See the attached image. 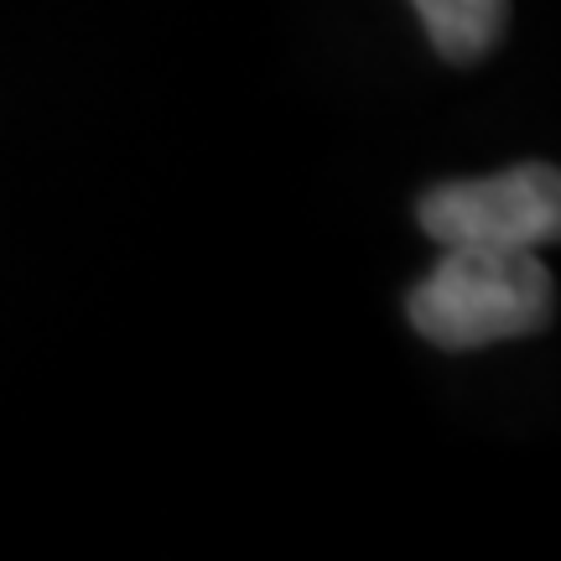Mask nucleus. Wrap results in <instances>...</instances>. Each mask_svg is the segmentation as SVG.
Wrapping results in <instances>:
<instances>
[{"label": "nucleus", "mask_w": 561, "mask_h": 561, "mask_svg": "<svg viewBox=\"0 0 561 561\" xmlns=\"http://www.w3.org/2000/svg\"><path fill=\"white\" fill-rule=\"evenodd\" d=\"M557 312V286L536 250L442 244V261L411 286L405 318L447 354L541 333Z\"/></svg>", "instance_id": "nucleus-1"}, {"label": "nucleus", "mask_w": 561, "mask_h": 561, "mask_svg": "<svg viewBox=\"0 0 561 561\" xmlns=\"http://www.w3.org/2000/svg\"><path fill=\"white\" fill-rule=\"evenodd\" d=\"M416 219L437 244L536 250L561 234V178L546 161H525L500 178L442 182L416 203Z\"/></svg>", "instance_id": "nucleus-2"}, {"label": "nucleus", "mask_w": 561, "mask_h": 561, "mask_svg": "<svg viewBox=\"0 0 561 561\" xmlns=\"http://www.w3.org/2000/svg\"><path fill=\"white\" fill-rule=\"evenodd\" d=\"M426 21V37L447 62H479L504 32L510 5L504 0H411Z\"/></svg>", "instance_id": "nucleus-3"}]
</instances>
